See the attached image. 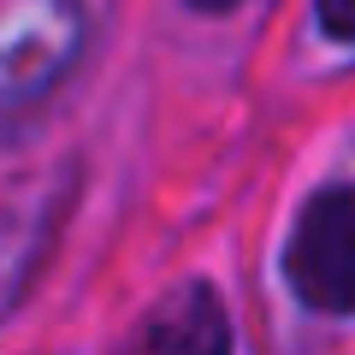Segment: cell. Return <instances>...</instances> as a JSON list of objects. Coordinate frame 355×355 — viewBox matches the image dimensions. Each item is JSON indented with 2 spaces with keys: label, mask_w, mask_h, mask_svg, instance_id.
<instances>
[{
  "label": "cell",
  "mask_w": 355,
  "mask_h": 355,
  "mask_svg": "<svg viewBox=\"0 0 355 355\" xmlns=\"http://www.w3.org/2000/svg\"><path fill=\"white\" fill-rule=\"evenodd\" d=\"M130 355H231V320L207 284H178L142 314Z\"/></svg>",
  "instance_id": "obj_4"
},
{
  "label": "cell",
  "mask_w": 355,
  "mask_h": 355,
  "mask_svg": "<svg viewBox=\"0 0 355 355\" xmlns=\"http://www.w3.org/2000/svg\"><path fill=\"white\" fill-rule=\"evenodd\" d=\"M60 178H42V166L30 160L24 172L0 166V314L18 302L30 266H36L42 243H48L53 207H60Z\"/></svg>",
  "instance_id": "obj_3"
},
{
  "label": "cell",
  "mask_w": 355,
  "mask_h": 355,
  "mask_svg": "<svg viewBox=\"0 0 355 355\" xmlns=\"http://www.w3.org/2000/svg\"><path fill=\"white\" fill-rule=\"evenodd\" d=\"M284 279L314 314H355V190H320L296 214Z\"/></svg>",
  "instance_id": "obj_2"
},
{
  "label": "cell",
  "mask_w": 355,
  "mask_h": 355,
  "mask_svg": "<svg viewBox=\"0 0 355 355\" xmlns=\"http://www.w3.org/2000/svg\"><path fill=\"white\" fill-rule=\"evenodd\" d=\"M83 53V0H0V113L36 107Z\"/></svg>",
  "instance_id": "obj_1"
},
{
  "label": "cell",
  "mask_w": 355,
  "mask_h": 355,
  "mask_svg": "<svg viewBox=\"0 0 355 355\" xmlns=\"http://www.w3.org/2000/svg\"><path fill=\"white\" fill-rule=\"evenodd\" d=\"M196 12H225V6H237V0H190Z\"/></svg>",
  "instance_id": "obj_6"
},
{
  "label": "cell",
  "mask_w": 355,
  "mask_h": 355,
  "mask_svg": "<svg viewBox=\"0 0 355 355\" xmlns=\"http://www.w3.org/2000/svg\"><path fill=\"white\" fill-rule=\"evenodd\" d=\"M320 30H326L331 42H355V0H320Z\"/></svg>",
  "instance_id": "obj_5"
}]
</instances>
